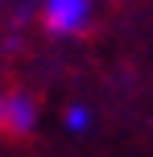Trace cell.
<instances>
[{"mask_svg": "<svg viewBox=\"0 0 153 157\" xmlns=\"http://www.w3.org/2000/svg\"><path fill=\"white\" fill-rule=\"evenodd\" d=\"M91 0H41V29L54 37H75L87 29Z\"/></svg>", "mask_w": 153, "mask_h": 157, "instance_id": "6da1fadb", "label": "cell"}, {"mask_svg": "<svg viewBox=\"0 0 153 157\" xmlns=\"http://www.w3.org/2000/svg\"><path fill=\"white\" fill-rule=\"evenodd\" d=\"M0 136H4V91H0Z\"/></svg>", "mask_w": 153, "mask_h": 157, "instance_id": "3957f363", "label": "cell"}, {"mask_svg": "<svg viewBox=\"0 0 153 157\" xmlns=\"http://www.w3.org/2000/svg\"><path fill=\"white\" fill-rule=\"evenodd\" d=\"M37 128V103L25 91H4V136H29Z\"/></svg>", "mask_w": 153, "mask_h": 157, "instance_id": "7a4b0ae2", "label": "cell"}]
</instances>
